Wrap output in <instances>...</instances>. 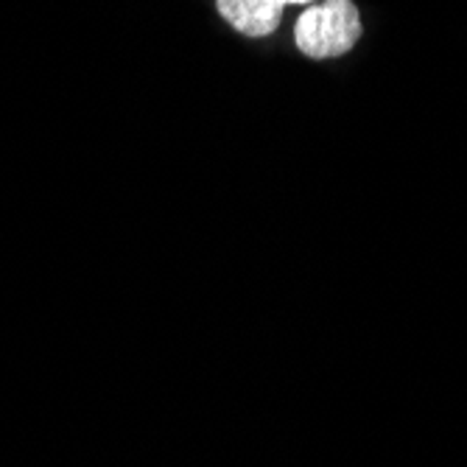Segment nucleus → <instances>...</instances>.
Instances as JSON below:
<instances>
[{
  "label": "nucleus",
  "instance_id": "nucleus-3",
  "mask_svg": "<svg viewBox=\"0 0 467 467\" xmlns=\"http://www.w3.org/2000/svg\"><path fill=\"white\" fill-rule=\"evenodd\" d=\"M283 4L288 6V4H314V0H283Z\"/></svg>",
  "mask_w": 467,
  "mask_h": 467
},
{
  "label": "nucleus",
  "instance_id": "nucleus-1",
  "mask_svg": "<svg viewBox=\"0 0 467 467\" xmlns=\"http://www.w3.org/2000/svg\"><path fill=\"white\" fill-rule=\"evenodd\" d=\"M361 31V12L353 0H325L300 15L294 42L308 59H336L358 46Z\"/></svg>",
  "mask_w": 467,
  "mask_h": 467
},
{
  "label": "nucleus",
  "instance_id": "nucleus-2",
  "mask_svg": "<svg viewBox=\"0 0 467 467\" xmlns=\"http://www.w3.org/2000/svg\"><path fill=\"white\" fill-rule=\"evenodd\" d=\"M216 9L238 34L261 39L277 31L285 4L283 0H216Z\"/></svg>",
  "mask_w": 467,
  "mask_h": 467
}]
</instances>
